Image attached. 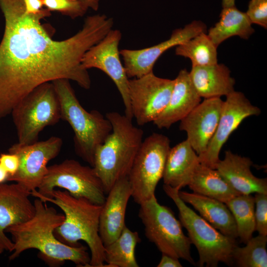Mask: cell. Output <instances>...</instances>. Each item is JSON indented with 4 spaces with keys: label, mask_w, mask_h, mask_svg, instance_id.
I'll list each match as a JSON object with an SVG mask.
<instances>
[{
    "label": "cell",
    "mask_w": 267,
    "mask_h": 267,
    "mask_svg": "<svg viewBox=\"0 0 267 267\" xmlns=\"http://www.w3.org/2000/svg\"><path fill=\"white\" fill-rule=\"evenodd\" d=\"M4 29L0 43V119L40 85L64 79L88 89L91 80L81 60L86 51L112 29V18L88 16L76 34L65 40L52 38L54 29L42 20L51 12L43 8L26 12L23 0H0Z\"/></svg>",
    "instance_id": "6da1fadb"
},
{
    "label": "cell",
    "mask_w": 267,
    "mask_h": 267,
    "mask_svg": "<svg viewBox=\"0 0 267 267\" xmlns=\"http://www.w3.org/2000/svg\"><path fill=\"white\" fill-rule=\"evenodd\" d=\"M34 204L35 212L31 219L5 230L10 233L13 243L9 260L18 258L26 250L35 249L40 251L41 258L49 263L58 265L68 261L77 267H89L90 256L86 246L66 245L54 234L55 229L64 221V215L38 198Z\"/></svg>",
    "instance_id": "7a4b0ae2"
},
{
    "label": "cell",
    "mask_w": 267,
    "mask_h": 267,
    "mask_svg": "<svg viewBox=\"0 0 267 267\" xmlns=\"http://www.w3.org/2000/svg\"><path fill=\"white\" fill-rule=\"evenodd\" d=\"M36 198L56 205L63 212L64 221L54 231L59 241L71 246L82 245L80 240L85 241L90 252L89 267H106L104 246L99 233L102 205L74 197L66 190L56 189L48 197Z\"/></svg>",
    "instance_id": "3957f363"
},
{
    "label": "cell",
    "mask_w": 267,
    "mask_h": 267,
    "mask_svg": "<svg viewBox=\"0 0 267 267\" xmlns=\"http://www.w3.org/2000/svg\"><path fill=\"white\" fill-rule=\"evenodd\" d=\"M112 131L96 148L94 168L107 195L119 179L128 177L143 141V132L132 120L117 112L106 114Z\"/></svg>",
    "instance_id": "277c9868"
},
{
    "label": "cell",
    "mask_w": 267,
    "mask_h": 267,
    "mask_svg": "<svg viewBox=\"0 0 267 267\" xmlns=\"http://www.w3.org/2000/svg\"><path fill=\"white\" fill-rule=\"evenodd\" d=\"M70 81L60 79L53 83L61 108V119L66 121L74 133L76 154L93 167L96 148L112 131L110 122L98 111H87L78 100Z\"/></svg>",
    "instance_id": "5b68a950"
},
{
    "label": "cell",
    "mask_w": 267,
    "mask_h": 267,
    "mask_svg": "<svg viewBox=\"0 0 267 267\" xmlns=\"http://www.w3.org/2000/svg\"><path fill=\"white\" fill-rule=\"evenodd\" d=\"M163 190L179 212V221L199 254V267H216L220 262L230 265L235 239L226 236L188 207L178 195L179 189L164 184Z\"/></svg>",
    "instance_id": "8992f818"
},
{
    "label": "cell",
    "mask_w": 267,
    "mask_h": 267,
    "mask_svg": "<svg viewBox=\"0 0 267 267\" xmlns=\"http://www.w3.org/2000/svg\"><path fill=\"white\" fill-rule=\"evenodd\" d=\"M18 142L28 145L38 141L40 133L61 119L59 100L52 82L44 83L21 100L11 113Z\"/></svg>",
    "instance_id": "52a82bcc"
},
{
    "label": "cell",
    "mask_w": 267,
    "mask_h": 267,
    "mask_svg": "<svg viewBox=\"0 0 267 267\" xmlns=\"http://www.w3.org/2000/svg\"><path fill=\"white\" fill-rule=\"evenodd\" d=\"M139 205L138 217L149 241L153 243L162 254L195 265L190 253L191 243L184 234L180 221L172 210L160 204L155 195Z\"/></svg>",
    "instance_id": "ba28073f"
},
{
    "label": "cell",
    "mask_w": 267,
    "mask_h": 267,
    "mask_svg": "<svg viewBox=\"0 0 267 267\" xmlns=\"http://www.w3.org/2000/svg\"><path fill=\"white\" fill-rule=\"evenodd\" d=\"M56 187L64 189L74 197L86 198L100 205L106 199L102 183L94 168L73 159L48 166L40 185L31 195L48 197Z\"/></svg>",
    "instance_id": "9c48e42d"
},
{
    "label": "cell",
    "mask_w": 267,
    "mask_h": 267,
    "mask_svg": "<svg viewBox=\"0 0 267 267\" xmlns=\"http://www.w3.org/2000/svg\"><path fill=\"white\" fill-rule=\"evenodd\" d=\"M170 142L167 136L158 133L143 140L128 177L132 197L136 203L140 204L155 195L163 178Z\"/></svg>",
    "instance_id": "30bf717a"
},
{
    "label": "cell",
    "mask_w": 267,
    "mask_h": 267,
    "mask_svg": "<svg viewBox=\"0 0 267 267\" xmlns=\"http://www.w3.org/2000/svg\"><path fill=\"white\" fill-rule=\"evenodd\" d=\"M174 80L156 76L153 72L129 79V94L133 118L139 126L154 122L169 101Z\"/></svg>",
    "instance_id": "8fae6325"
},
{
    "label": "cell",
    "mask_w": 267,
    "mask_h": 267,
    "mask_svg": "<svg viewBox=\"0 0 267 267\" xmlns=\"http://www.w3.org/2000/svg\"><path fill=\"white\" fill-rule=\"evenodd\" d=\"M62 144V139L57 136L28 145L14 144L8 152L18 156L19 166L7 181L18 183L31 194L38 189L47 172L48 163L59 154Z\"/></svg>",
    "instance_id": "7c38bea8"
},
{
    "label": "cell",
    "mask_w": 267,
    "mask_h": 267,
    "mask_svg": "<svg viewBox=\"0 0 267 267\" xmlns=\"http://www.w3.org/2000/svg\"><path fill=\"white\" fill-rule=\"evenodd\" d=\"M122 33L111 29L100 41L84 54L81 60L83 68H97L103 72L113 81L122 98L125 115L133 118L129 94V81L120 59L119 45Z\"/></svg>",
    "instance_id": "4fadbf2b"
},
{
    "label": "cell",
    "mask_w": 267,
    "mask_h": 267,
    "mask_svg": "<svg viewBox=\"0 0 267 267\" xmlns=\"http://www.w3.org/2000/svg\"><path fill=\"white\" fill-rule=\"evenodd\" d=\"M260 113V109L253 105L242 92L234 90L226 95L215 133L206 151L198 156L200 163L216 169L220 160V151L231 134L244 119Z\"/></svg>",
    "instance_id": "5bb4252c"
},
{
    "label": "cell",
    "mask_w": 267,
    "mask_h": 267,
    "mask_svg": "<svg viewBox=\"0 0 267 267\" xmlns=\"http://www.w3.org/2000/svg\"><path fill=\"white\" fill-rule=\"evenodd\" d=\"M206 30V26L202 22L194 21L182 28L175 30L168 40L157 44L139 49L120 50L128 77L139 78L152 72L155 62L166 51Z\"/></svg>",
    "instance_id": "9a60e30c"
},
{
    "label": "cell",
    "mask_w": 267,
    "mask_h": 267,
    "mask_svg": "<svg viewBox=\"0 0 267 267\" xmlns=\"http://www.w3.org/2000/svg\"><path fill=\"white\" fill-rule=\"evenodd\" d=\"M223 102L221 97L205 98L180 121L179 130L186 133V140L198 156L215 133Z\"/></svg>",
    "instance_id": "2e32d148"
},
{
    "label": "cell",
    "mask_w": 267,
    "mask_h": 267,
    "mask_svg": "<svg viewBox=\"0 0 267 267\" xmlns=\"http://www.w3.org/2000/svg\"><path fill=\"white\" fill-rule=\"evenodd\" d=\"M30 193L18 183L0 184V241L5 250L11 252L13 243L5 235L8 227L24 222L35 212Z\"/></svg>",
    "instance_id": "e0dca14e"
},
{
    "label": "cell",
    "mask_w": 267,
    "mask_h": 267,
    "mask_svg": "<svg viewBox=\"0 0 267 267\" xmlns=\"http://www.w3.org/2000/svg\"><path fill=\"white\" fill-rule=\"evenodd\" d=\"M99 217V233L104 246L114 241L125 225L127 204L132 197L128 178L118 180L107 194Z\"/></svg>",
    "instance_id": "ac0fdd59"
},
{
    "label": "cell",
    "mask_w": 267,
    "mask_h": 267,
    "mask_svg": "<svg viewBox=\"0 0 267 267\" xmlns=\"http://www.w3.org/2000/svg\"><path fill=\"white\" fill-rule=\"evenodd\" d=\"M174 81L168 104L153 122L159 129L170 128L185 117L201 101V97L195 90L187 70H181Z\"/></svg>",
    "instance_id": "d6986e66"
},
{
    "label": "cell",
    "mask_w": 267,
    "mask_h": 267,
    "mask_svg": "<svg viewBox=\"0 0 267 267\" xmlns=\"http://www.w3.org/2000/svg\"><path fill=\"white\" fill-rule=\"evenodd\" d=\"M253 162L248 157L228 150L216 166L220 174L237 191L242 194L267 193V178L255 177L251 171Z\"/></svg>",
    "instance_id": "ffe728a7"
},
{
    "label": "cell",
    "mask_w": 267,
    "mask_h": 267,
    "mask_svg": "<svg viewBox=\"0 0 267 267\" xmlns=\"http://www.w3.org/2000/svg\"><path fill=\"white\" fill-rule=\"evenodd\" d=\"M192 83L201 98L226 96L234 91L235 80L222 64L192 66L189 72Z\"/></svg>",
    "instance_id": "44dd1931"
},
{
    "label": "cell",
    "mask_w": 267,
    "mask_h": 267,
    "mask_svg": "<svg viewBox=\"0 0 267 267\" xmlns=\"http://www.w3.org/2000/svg\"><path fill=\"white\" fill-rule=\"evenodd\" d=\"M178 195L182 201L192 206L201 217L222 234L235 239L238 238L235 220L225 203L194 192L179 190Z\"/></svg>",
    "instance_id": "7402d4cb"
},
{
    "label": "cell",
    "mask_w": 267,
    "mask_h": 267,
    "mask_svg": "<svg viewBox=\"0 0 267 267\" xmlns=\"http://www.w3.org/2000/svg\"><path fill=\"white\" fill-rule=\"evenodd\" d=\"M199 164L198 155L186 139L171 147L162 178L164 184L180 190L188 185Z\"/></svg>",
    "instance_id": "603a6c76"
},
{
    "label": "cell",
    "mask_w": 267,
    "mask_h": 267,
    "mask_svg": "<svg viewBox=\"0 0 267 267\" xmlns=\"http://www.w3.org/2000/svg\"><path fill=\"white\" fill-rule=\"evenodd\" d=\"M194 193L216 199L224 203L241 194L219 171L200 163L188 185Z\"/></svg>",
    "instance_id": "cb8c5ba5"
},
{
    "label": "cell",
    "mask_w": 267,
    "mask_h": 267,
    "mask_svg": "<svg viewBox=\"0 0 267 267\" xmlns=\"http://www.w3.org/2000/svg\"><path fill=\"white\" fill-rule=\"evenodd\" d=\"M254 32L246 13L235 5L223 8L219 21L209 30L208 36L218 47L225 40L237 36L248 39Z\"/></svg>",
    "instance_id": "d4e9b609"
},
{
    "label": "cell",
    "mask_w": 267,
    "mask_h": 267,
    "mask_svg": "<svg viewBox=\"0 0 267 267\" xmlns=\"http://www.w3.org/2000/svg\"><path fill=\"white\" fill-rule=\"evenodd\" d=\"M140 241L138 233L126 226L114 241L104 246L105 262L109 267H138L135 248Z\"/></svg>",
    "instance_id": "484cf974"
},
{
    "label": "cell",
    "mask_w": 267,
    "mask_h": 267,
    "mask_svg": "<svg viewBox=\"0 0 267 267\" xmlns=\"http://www.w3.org/2000/svg\"><path fill=\"white\" fill-rule=\"evenodd\" d=\"M217 46L205 32H202L176 46V55L190 59L192 66L218 63Z\"/></svg>",
    "instance_id": "4316f807"
},
{
    "label": "cell",
    "mask_w": 267,
    "mask_h": 267,
    "mask_svg": "<svg viewBox=\"0 0 267 267\" xmlns=\"http://www.w3.org/2000/svg\"><path fill=\"white\" fill-rule=\"evenodd\" d=\"M235 222L238 237L246 243L256 228L255 198L251 194H239L225 203Z\"/></svg>",
    "instance_id": "83f0119b"
},
{
    "label": "cell",
    "mask_w": 267,
    "mask_h": 267,
    "mask_svg": "<svg viewBox=\"0 0 267 267\" xmlns=\"http://www.w3.org/2000/svg\"><path fill=\"white\" fill-rule=\"evenodd\" d=\"M267 235L252 237L240 247L236 245L232 253V261L240 267H267Z\"/></svg>",
    "instance_id": "f1b7e54d"
},
{
    "label": "cell",
    "mask_w": 267,
    "mask_h": 267,
    "mask_svg": "<svg viewBox=\"0 0 267 267\" xmlns=\"http://www.w3.org/2000/svg\"><path fill=\"white\" fill-rule=\"evenodd\" d=\"M49 11H57L72 19L82 17L88 8L80 0H42Z\"/></svg>",
    "instance_id": "f546056e"
},
{
    "label": "cell",
    "mask_w": 267,
    "mask_h": 267,
    "mask_svg": "<svg viewBox=\"0 0 267 267\" xmlns=\"http://www.w3.org/2000/svg\"><path fill=\"white\" fill-rule=\"evenodd\" d=\"M254 198L255 230L260 235H267V193H256Z\"/></svg>",
    "instance_id": "4dcf8cb0"
},
{
    "label": "cell",
    "mask_w": 267,
    "mask_h": 267,
    "mask_svg": "<svg viewBox=\"0 0 267 267\" xmlns=\"http://www.w3.org/2000/svg\"><path fill=\"white\" fill-rule=\"evenodd\" d=\"M246 14L252 24L267 28V0H251Z\"/></svg>",
    "instance_id": "1f68e13d"
},
{
    "label": "cell",
    "mask_w": 267,
    "mask_h": 267,
    "mask_svg": "<svg viewBox=\"0 0 267 267\" xmlns=\"http://www.w3.org/2000/svg\"><path fill=\"white\" fill-rule=\"evenodd\" d=\"M0 163L9 174V177L14 176L17 172L19 166V159L14 153H1Z\"/></svg>",
    "instance_id": "d6a6232c"
},
{
    "label": "cell",
    "mask_w": 267,
    "mask_h": 267,
    "mask_svg": "<svg viewBox=\"0 0 267 267\" xmlns=\"http://www.w3.org/2000/svg\"><path fill=\"white\" fill-rule=\"evenodd\" d=\"M26 12L37 14L44 8L42 0H23Z\"/></svg>",
    "instance_id": "836d02e7"
},
{
    "label": "cell",
    "mask_w": 267,
    "mask_h": 267,
    "mask_svg": "<svg viewBox=\"0 0 267 267\" xmlns=\"http://www.w3.org/2000/svg\"><path fill=\"white\" fill-rule=\"evenodd\" d=\"M182 266L178 259L165 254H162L160 261L157 266L158 267H181Z\"/></svg>",
    "instance_id": "e575fe53"
},
{
    "label": "cell",
    "mask_w": 267,
    "mask_h": 267,
    "mask_svg": "<svg viewBox=\"0 0 267 267\" xmlns=\"http://www.w3.org/2000/svg\"><path fill=\"white\" fill-rule=\"evenodd\" d=\"M83 4L89 9L96 11L99 7V0H80Z\"/></svg>",
    "instance_id": "d590c367"
},
{
    "label": "cell",
    "mask_w": 267,
    "mask_h": 267,
    "mask_svg": "<svg viewBox=\"0 0 267 267\" xmlns=\"http://www.w3.org/2000/svg\"><path fill=\"white\" fill-rule=\"evenodd\" d=\"M9 174L0 163V184L7 181Z\"/></svg>",
    "instance_id": "8d00e7d4"
},
{
    "label": "cell",
    "mask_w": 267,
    "mask_h": 267,
    "mask_svg": "<svg viewBox=\"0 0 267 267\" xmlns=\"http://www.w3.org/2000/svg\"><path fill=\"white\" fill-rule=\"evenodd\" d=\"M235 0H222V8L235 5Z\"/></svg>",
    "instance_id": "74e56055"
},
{
    "label": "cell",
    "mask_w": 267,
    "mask_h": 267,
    "mask_svg": "<svg viewBox=\"0 0 267 267\" xmlns=\"http://www.w3.org/2000/svg\"><path fill=\"white\" fill-rule=\"evenodd\" d=\"M5 250L3 245L0 241V254L2 253L3 251Z\"/></svg>",
    "instance_id": "f35d334b"
}]
</instances>
